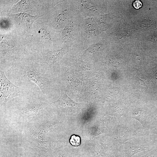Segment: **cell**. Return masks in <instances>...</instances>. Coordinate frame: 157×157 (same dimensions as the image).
<instances>
[{"instance_id":"cell-11","label":"cell","mask_w":157,"mask_h":157,"mask_svg":"<svg viewBox=\"0 0 157 157\" xmlns=\"http://www.w3.org/2000/svg\"><path fill=\"white\" fill-rule=\"evenodd\" d=\"M39 31L42 36L46 39L50 40V36L47 31L43 28H41L39 29Z\"/></svg>"},{"instance_id":"cell-7","label":"cell","mask_w":157,"mask_h":157,"mask_svg":"<svg viewBox=\"0 0 157 157\" xmlns=\"http://www.w3.org/2000/svg\"><path fill=\"white\" fill-rule=\"evenodd\" d=\"M74 28V25L72 23L68 24L63 30L62 33V39L65 40L69 38Z\"/></svg>"},{"instance_id":"cell-14","label":"cell","mask_w":157,"mask_h":157,"mask_svg":"<svg viewBox=\"0 0 157 157\" xmlns=\"http://www.w3.org/2000/svg\"><path fill=\"white\" fill-rule=\"evenodd\" d=\"M154 137H155V139H156L157 140V135H154Z\"/></svg>"},{"instance_id":"cell-6","label":"cell","mask_w":157,"mask_h":157,"mask_svg":"<svg viewBox=\"0 0 157 157\" xmlns=\"http://www.w3.org/2000/svg\"><path fill=\"white\" fill-rule=\"evenodd\" d=\"M85 31L88 35H94L96 31V26L92 20L88 19L85 23Z\"/></svg>"},{"instance_id":"cell-2","label":"cell","mask_w":157,"mask_h":157,"mask_svg":"<svg viewBox=\"0 0 157 157\" xmlns=\"http://www.w3.org/2000/svg\"><path fill=\"white\" fill-rule=\"evenodd\" d=\"M26 75L29 82L32 81L38 85L42 92L45 93L47 86V78L44 74L33 68L27 69Z\"/></svg>"},{"instance_id":"cell-13","label":"cell","mask_w":157,"mask_h":157,"mask_svg":"<svg viewBox=\"0 0 157 157\" xmlns=\"http://www.w3.org/2000/svg\"><path fill=\"white\" fill-rule=\"evenodd\" d=\"M138 78L139 80L140 84L143 85L145 88L147 90V87L145 84V81L140 79L139 78Z\"/></svg>"},{"instance_id":"cell-1","label":"cell","mask_w":157,"mask_h":157,"mask_svg":"<svg viewBox=\"0 0 157 157\" xmlns=\"http://www.w3.org/2000/svg\"><path fill=\"white\" fill-rule=\"evenodd\" d=\"M4 71L0 70V106L8 100L19 96L22 89L16 86L7 78Z\"/></svg>"},{"instance_id":"cell-12","label":"cell","mask_w":157,"mask_h":157,"mask_svg":"<svg viewBox=\"0 0 157 157\" xmlns=\"http://www.w3.org/2000/svg\"><path fill=\"white\" fill-rule=\"evenodd\" d=\"M133 5L135 8L138 9L142 6V4L140 1L137 0L133 2Z\"/></svg>"},{"instance_id":"cell-5","label":"cell","mask_w":157,"mask_h":157,"mask_svg":"<svg viewBox=\"0 0 157 157\" xmlns=\"http://www.w3.org/2000/svg\"><path fill=\"white\" fill-rule=\"evenodd\" d=\"M72 101V100L67 95L66 90L64 89L61 90L60 97L53 103L60 107H63L71 104Z\"/></svg>"},{"instance_id":"cell-4","label":"cell","mask_w":157,"mask_h":157,"mask_svg":"<svg viewBox=\"0 0 157 157\" xmlns=\"http://www.w3.org/2000/svg\"><path fill=\"white\" fill-rule=\"evenodd\" d=\"M11 16L17 24L29 28L31 26L34 21L39 17L38 15L33 16L25 13L11 14Z\"/></svg>"},{"instance_id":"cell-3","label":"cell","mask_w":157,"mask_h":157,"mask_svg":"<svg viewBox=\"0 0 157 157\" xmlns=\"http://www.w3.org/2000/svg\"><path fill=\"white\" fill-rule=\"evenodd\" d=\"M68 50L66 47L53 51L43 49L41 51V53L43 56V62L48 65H51L61 59Z\"/></svg>"},{"instance_id":"cell-8","label":"cell","mask_w":157,"mask_h":157,"mask_svg":"<svg viewBox=\"0 0 157 157\" xmlns=\"http://www.w3.org/2000/svg\"><path fill=\"white\" fill-rule=\"evenodd\" d=\"M39 108L38 105H34L28 106L24 108V112L29 115H35Z\"/></svg>"},{"instance_id":"cell-10","label":"cell","mask_w":157,"mask_h":157,"mask_svg":"<svg viewBox=\"0 0 157 157\" xmlns=\"http://www.w3.org/2000/svg\"><path fill=\"white\" fill-rule=\"evenodd\" d=\"M65 18L64 15L61 14H59L56 19L55 21V24L57 25H60L64 22Z\"/></svg>"},{"instance_id":"cell-9","label":"cell","mask_w":157,"mask_h":157,"mask_svg":"<svg viewBox=\"0 0 157 157\" xmlns=\"http://www.w3.org/2000/svg\"><path fill=\"white\" fill-rule=\"evenodd\" d=\"M69 142L73 146H77L80 144V138L79 136L72 135L70 139Z\"/></svg>"}]
</instances>
